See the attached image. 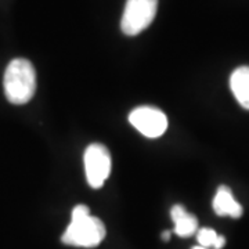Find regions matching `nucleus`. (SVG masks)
<instances>
[{
  "label": "nucleus",
  "instance_id": "1",
  "mask_svg": "<svg viewBox=\"0 0 249 249\" xmlns=\"http://www.w3.org/2000/svg\"><path fill=\"white\" fill-rule=\"evenodd\" d=\"M106 226L96 216L90 214L86 205H76L72 209L71 223L62 234V242L72 247L94 248L106 238Z\"/></svg>",
  "mask_w": 249,
  "mask_h": 249
},
{
  "label": "nucleus",
  "instance_id": "2",
  "mask_svg": "<svg viewBox=\"0 0 249 249\" xmlns=\"http://www.w3.org/2000/svg\"><path fill=\"white\" fill-rule=\"evenodd\" d=\"M3 86L11 104H27L36 91V72L32 62L25 58L13 60L4 72Z\"/></svg>",
  "mask_w": 249,
  "mask_h": 249
},
{
  "label": "nucleus",
  "instance_id": "3",
  "mask_svg": "<svg viewBox=\"0 0 249 249\" xmlns=\"http://www.w3.org/2000/svg\"><path fill=\"white\" fill-rule=\"evenodd\" d=\"M158 10V0H127L121 21L124 35H139L151 25Z\"/></svg>",
  "mask_w": 249,
  "mask_h": 249
},
{
  "label": "nucleus",
  "instance_id": "4",
  "mask_svg": "<svg viewBox=\"0 0 249 249\" xmlns=\"http://www.w3.org/2000/svg\"><path fill=\"white\" fill-rule=\"evenodd\" d=\"M85 172L91 188H100L111 173V155L106 145L90 144L85 151Z\"/></svg>",
  "mask_w": 249,
  "mask_h": 249
},
{
  "label": "nucleus",
  "instance_id": "5",
  "mask_svg": "<svg viewBox=\"0 0 249 249\" xmlns=\"http://www.w3.org/2000/svg\"><path fill=\"white\" fill-rule=\"evenodd\" d=\"M129 121L142 136L150 139L160 137L168 129L166 115L158 108L148 106L134 108L129 115Z\"/></svg>",
  "mask_w": 249,
  "mask_h": 249
},
{
  "label": "nucleus",
  "instance_id": "6",
  "mask_svg": "<svg viewBox=\"0 0 249 249\" xmlns=\"http://www.w3.org/2000/svg\"><path fill=\"white\" fill-rule=\"evenodd\" d=\"M212 205L217 216H230L232 219H238L242 216V206L235 201L229 187L220 186L217 188Z\"/></svg>",
  "mask_w": 249,
  "mask_h": 249
},
{
  "label": "nucleus",
  "instance_id": "7",
  "mask_svg": "<svg viewBox=\"0 0 249 249\" xmlns=\"http://www.w3.org/2000/svg\"><path fill=\"white\" fill-rule=\"evenodd\" d=\"M170 217L175 222V232L178 237H191L198 230V220L194 214L188 213L183 205H175L170 209Z\"/></svg>",
  "mask_w": 249,
  "mask_h": 249
},
{
  "label": "nucleus",
  "instance_id": "8",
  "mask_svg": "<svg viewBox=\"0 0 249 249\" xmlns=\"http://www.w3.org/2000/svg\"><path fill=\"white\" fill-rule=\"evenodd\" d=\"M230 88L241 107L249 109V67H238L232 72Z\"/></svg>",
  "mask_w": 249,
  "mask_h": 249
},
{
  "label": "nucleus",
  "instance_id": "9",
  "mask_svg": "<svg viewBox=\"0 0 249 249\" xmlns=\"http://www.w3.org/2000/svg\"><path fill=\"white\" fill-rule=\"evenodd\" d=\"M217 237H219V234L214 230H212V229H201L196 232V240L199 242V245L205 247V248H209V247L213 248Z\"/></svg>",
  "mask_w": 249,
  "mask_h": 249
},
{
  "label": "nucleus",
  "instance_id": "10",
  "mask_svg": "<svg viewBox=\"0 0 249 249\" xmlns=\"http://www.w3.org/2000/svg\"><path fill=\"white\" fill-rule=\"evenodd\" d=\"M224 244H226V238H224L223 235H219L216 242H214L213 249H222L223 247H224Z\"/></svg>",
  "mask_w": 249,
  "mask_h": 249
},
{
  "label": "nucleus",
  "instance_id": "11",
  "mask_svg": "<svg viewBox=\"0 0 249 249\" xmlns=\"http://www.w3.org/2000/svg\"><path fill=\"white\" fill-rule=\"evenodd\" d=\"M170 238V231H165L162 234V240L163 241H169Z\"/></svg>",
  "mask_w": 249,
  "mask_h": 249
},
{
  "label": "nucleus",
  "instance_id": "12",
  "mask_svg": "<svg viewBox=\"0 0 249 249\" xmlns=\"http://www.w3.org/2000/svg\"><path fill=\"white\" fill-rule=\"evenodd\" d=\"M191 249H208V248H205V247H201V245H196V247H193Z\"/></svg>",
  "mask_w": 249,
  "mask_h": 249
}]
</instances>
